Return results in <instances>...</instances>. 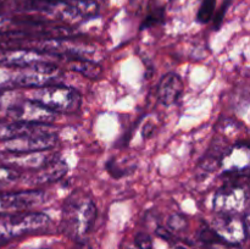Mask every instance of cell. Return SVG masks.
Wrapping results in <instances>:
<instances>
[{"instance_id": "obj_16", "label": "cell", "mask_w": 250, "mask_h": 249, "mask_svg": "<svg viewBox=\"0 0 250 249\" xmlns=\"http://www.w3.org/2000/svg\"><path fill=\"white\" fill-rule=\"evenodd\" d=\"M20 178V172L16 168L7 165H0V189L12 185Z\"/></svg>"}, {"instance_id": "obj_1", "label": "cell", "mask_w": 250, "mask_h": 249, "mask_svg": "<svg viewBox=\"0 0 250 249\" xmlns=\"http://www.w3.org/2000/svg\"><path fill=\"white\" fill-rule=\"evenodd\" d=\"M60 68L53 62H38L31 65L0 63V88L32 87L51 84L60 76Z\"/></svg>"}, {"instance_id": "obj_24", "label": "cell", "mask_w": 250, "mask_h": 249, "mask_svg": "<svg viewBox=\"0 0 250 249\" xmlns=\"http://www.w3.org/2000/svg\"><path fill=\"white\" fill-rule=\"evenodd\" d=\"M173 249H186V248H183V247H175Z\"/></svg>"}, {"instance_id": "obj_3", "label": "cell", "mask_w": 250, "mask_h": 249, "mask_svg": "<svg viewBox=\"0 0 250 249\" xmlns=\"http://www.w3.org/2000/svg\"><path fill=\"white\" fill-rule=\"evenodd\" d=\"M97 207L89 194L76 192L66 199L62 210L63 229L72 237H83L92 229Z\"/></svg>"}, {"instance_id": "obj_12", "label": "cell", "mask_w": 250, "mask_h": 249, "mask_svg": "<svg viewBox=\"0 0 250 249\" xmlns=\"http://www.w3.org/2000/svg\"><path fill=\"white\" fill-rule=\"evenodd\" d=\"M49 131V124H34L26 122L0 121V141H10L32 133Z\"/></svg>"}, {"instance_id": "obj_13", "label": "cell", "mask_w": 250, "mask_h": 249, "mask_svg": "<svg viewBox=\"0 0 250 249\" xmlns=\"http://www.w3.org/2000/svg\"><path fill=\"white\" fill-rule=\"evenodd\" d=\"M67 168V164L65 161L55 158L42 167L37 168L36 173L31 177V182L36 183V185L56 182L66 175Z\"/></svg>"}, {"instance_id": "obj_21", "label": "cell", "mask_w": 250, "mask_h": 249, "mask_svg": "<svg viewBox=\"0 0 250 249\" xmlns=\"http://www.w3.org/2000/svg\"><path fill=\"white\" fill-rule=\"evenodd\" d=\"M232 4V0H225L224 4H222V7L220 9L219 14H217L216 19H215V28H219V26L221 24L222 20H224L225 17V14H226V11L229 10V5Z\"/></svg>"}, {"instance_id": "obj_9", "label": "cell", "mask_w": 250, "mask_h": 249, "mask_svg": "<svg viewBox=\"0 0 250 249\" xmlns=\"http://www.w3.org/2000/svg\"><path fill=\"white\" fill-rule=\"evenodd\" d=\"M45 200L43 190H22V192L0 193V214H20L31 208L41 205Z\"/></svg>"}, {"instance_id": "obj_22", "label": "cell", "mask_w": 250, "mask_h": 249, "mask_svg": "<svg viewBox=\"0 0 250 249\" xmlns=\"http://www.w3.org/2000/svg\"><path fill=\"white\" fill-rule=\"evenodd\" d=\"M129 2H131L133 6H141L144 2V0H129Z\"/></svg>"}, {"instance_id": "obj_5", "label": "cell", "mask_w": 250, "mask_h": 249, "mask_svg": "<svg viewBox=\"0 0 250 249\" xmlns=\"http://www.w3.org/2000/svg\"><path fill=\"white\" fill-rule=\"evenodd\" d=\"M0 114L12 121L34 124H51L56 115L27 98L22 99L10 90L0 93Z\"/></svg>"}, {"instance_id": "obj_23", "label": "cell", "mask_w": 250, "mask_h": 249, "mask_svg": "<svg viewBox=\"0 0 250 249\" xmlns=\"http://www.w3.org/2000/svg\"><path fill=\"white\" fill-rule=\"evenodd\" d=\"M78 249H93V248H92V247L88 246V244H81L80 248H78Z\"/></svg>"}, {"instance_id": "obj_17", "label": "cell", "mask_w": 250, "mask_h": 249, "mask_svg": "<svg viewBox=\"0 0 250 249\" xmlns=\"http://www.w3.org/2000/svg\"><path fill=\"white\" fill-rule=\"evenodd\" d=\"M164 19V7L160 6L158 9H154L148 16L146 17L144 22L142 23V28H148V27L154 26L156 23H160Z\"/></svg>"}, {"instance_id": "obj_7", "label": "cell", "mask_w": 250, "mask_h": 249, "mask_svg": "<svg viewBox=\"0 0 250 249\" xmlns=\"http://www.w3.org/2000/svg\"><path fill=\"white\" fill-rule=\"evenodd\" d=\"M248 204V189L238 181H229L217 190L214 209L219 214L236 215L243 211Z\"/></svg>"}, {"instance_id": "obj_18", "label": "cell", "mask_w": 250, "mask_h": 249, "mask_svg": "<svg viewBox=\"0 0 250 249\" xmlns=\"http://www.w3.org/2000/svg\"><path fill=\"white\" fill-rule=\"evenodd\" d=\"M200 239L205 243L210 244H216V243H226V242L222 241L220 238L219 234L214 231L212 228H204L202 232H200Z\"/></svg>"}, {"instance_id": "obj_19", "label": "cell", "mask_w": 250, "mask_h": 249, "mask_svg": "<svg viewBox=\"0 0 250 249\" xmlns=\"http://www.w3.org/2000/svg\"><path fill=\"white\" fill-rule=\"evenodd\" d=\"M134 243L139 249H153V242H151L150 236L144 233V232L137 233L136 238H134Z\"/></svg>"}, {"instance_id": "obj_4", "label": "cell", "mask_w": 250, "mask_h": 249, "mask_svg": "<svg viewBox=\"0 0 250 249\" xmlns=\"http://www.w3.org/2000/svg\"><path fill=\"white\" fill-rule=\"evenodd\" d=\"M27 99L54 114H72L82 104V97L77 90L67 85H56L53 83L32 89Z\"/></svg>"}, {"instance_id": "obj_11", "label": "cell", "mask_w": 250, "mask_h": 249, "mask_svg": "<svg viewBox=\"0 0 250 249\" xmlns=\"http://www.w3.org/2000/svg\"><path fill=\"white\" fill-rule=\"evenodd\" d=\"M56 156L46 154V151H38V153H24V154H9L6 153L4 158L5 165L11 167H22L28 170H37L42 167L49 161L55 159Z\"/></svg>"}, {"instance_id": "obj_2", "label": "cell", "mask_w": 250, "mask_h": 249, "mask_svg": "<svg viewBox=\"0 0 250 249\" xmlns=\"http://www.w3.org/2000/svg\"><path fill=\"white\" fill-rule=\"evenodd\" d=\"M20 10L76 22L94 17L99 7L93 0H27L22 2Z\"/></svg>"}, {"instance_id": "obj_10", "label": "cell", "mask_w": 250, "mask_h": 249, "mask_svg": "<svg viewBox=\"0 0 250 249\" xmlns=\"http://www.w3.org/2000/svg\"><path fill=\"white\" fill-rule=\"evenodd\" d=\"M183 93V82L177 73L170 72L161 78L158 85V99L165 106L175 105Z\"/></svg>"}, {"instance_id": "obj_8", "label": "cell", "mask_w": 250, "mask_h": 249, "mask_svg": "<svg viewBox=\"0 0 250 249\" xmlns=\"http://www.w3.org/2000/svg\"><path fill=\"white\" fill-rule=\"evenodd\" d=\"M58 136L53 132H39V133L27 134L19 138L5 141L4 151L9 154H24L48 151L56 145Z\"/></svg>"}, {"instance_id": "obj_20", "label": "cell", "mask_w": 250, "mask_h": 249, "mask_svg": "<svg viewBox=\"0 0 250 249\" xmlns=\"http://www.w3.org/2000/svg\"><path fill=\"white\" fill-rule=\"evenodd\" d=\"M186 226H187V221H186V219L182 215L175 214L168 219V227L171 229H177V231H180V229L185 228Z\"/></svg>"}, {"instance_id": "obj_6", "label": "cell", "mask_w": 250, "mask_h": 249, "mask_svg": "<svg viewBox=\"0 0 250 249\" xmlns=\"http://www.w3.org/2000/svg\"><path fill=\"white\" fill-rule=\"evenodd\" d=\"M49 222V217L42 212H20L6 215L0 219V238H10L28 232L38 231L48 226Z\"/></svg>"}, {"instance_id": "obj_15", "label": "cell", "mask_w": 250, "mask_h": 249, "mask_svg": "<svg viewBox=\"0 0 250 249\" xmlns=\"http://www.w3.org/2000/svg\"><path fill=\"white\" fill-rule=\"evenodd\" d=\"M215 7H216V0H202L197 14L198 22L199 23H208V22L211 21Z\"/></svg>"}, {"instance_id": "obj_14", "label": "cell", "mask_w": 250, "mask_h": 249, "mask_svg": "<svg viewBox=\"0 0 250 249\" xmlns=\"http://www.w3.org/2000/svg\"><path fill=\"white\" fill-rule=\"evenodd\" d=\"M68 67L72 71H76V72L83 75L84 77L90 78V80H97L103 73V67L99 63L83 58L72 59L68 62Z\"/></svg>"}]
</instances>
